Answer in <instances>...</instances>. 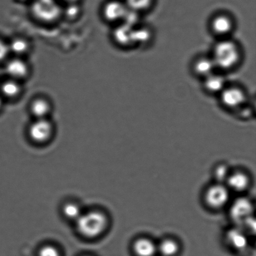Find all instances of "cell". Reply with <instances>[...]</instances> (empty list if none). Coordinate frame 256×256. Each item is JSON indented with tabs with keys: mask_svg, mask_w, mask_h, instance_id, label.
Wrapping results in <instances>:
<instances>
[{
	"mask_svg": "<svg viewBox=\"0 0 256 256\" xmlns=\"http://www.w3.org/2000/svg\"><path fill=\"white\" fill-rule=\"evenodd\" d=\"M210 55L218 71L223 74L236 69L243 57L242 47L232 37L217 40Z\"/></svg>",
	"mask_w": 256,
	"mask_h": 256,
	"instance_id": "cell-1",
	"label": "cell"
},
{
	"mask_svg": "<svg viewBox=\"0 0 256 256\" xmlns=\"http://www.w3.org/2000/svg\"><path fill=\"white\" fill-rule=\"evenodd\" d=\"M75 222L80 234L89 239L101 236L108 225L106 216L99 210L82 212Z\"/></svg>",
	"mask_w": 256,
	"mask_h": 256,
	"instance_id": "cell-2",
	"label": "cell"
},
{
	"mask_svg": "<svg viewBox=\"0 0 256 256\" xmlns=\"http://www.w3.org/2000/svg\"><path fill=\"white\" fill-rule=\"evenodd\" d=\"M222 106L228 111L236 112L247 104L248 95L244 88L236 84H228L218 95Z\"/></svg>",
	"mask_w": 256,
	"mask_h": 256,
	"instance_id": "cell-3",
	"label": "cell"
},
{
	"mask_svg": "<svg viewBox=\"0 0 256 256\" xmlns=\"http://www.w3.org/2000/svg\"><path fill=\"white\" fill-rule=\"evenodd\" d=\"M209 28L217 40L230 38L236 28L235 20L228 12H218L210 19Z\"/></svg>",
	"mask_w": 256,
	"mask_h": 256,
	"instance_id": "cell-4",
	"label": "cell"
},
{
	"mask_svg": "<svg viewBox=\"0 0 256 256\" xmlns=\"http://www.w3.org/2000/svg\"><path fill=\"white\" fill-rule=\"evenodd\" d=\"M230 190L223 183L216 182L208 188L204 193V202L212 210H220L229 204Z\"/></svg>",
	"mask_w": 256,
	"mask_h": 256,
	"instance_id": "cell-5",
	"label": "cell"
},
{
	"mask_svg": "<svg viewBox=\"0 0 256 256\" xmlns=\"http://www.w3.org/2000/svg\"><path fill=\"white\" fill-rule=\"evenodd\" d=\"M32 12L38 19L44 22L56 20L62 14V10L55 2L36 0L32 5Z\"/></svg>",
	"mask_w": 256,
	"mask_h": 256,
	"instance_id": "cell-6",
	"label": "cell"
},
{
	"mask_svg": "<svg viewBox=\"0 0 256 256\" xmlns=\"http://www.w3.org/2000/svg\"><path fill=\"white\" fill-rule=\"evenodd\" d=\"M54 126L47 118L36 119L29 128V135L36 142H44L51 138Z\"/></svg>",
	"mask_w": 256,
	"mask_h": 256,
	"instance_id": "cell-7",
	"label": "cell"
},
{
	"mask_svg": "<svg viewBox=\"0 0 256 256\" xmlns=\"http://www.w3.org/2000/svg\"><path fill=\"white\" fill-rule=\"evenodd\" d=\"M128 9L124 2L119 0H110L104 4L102 12L107 22L120 24L124 21Z\"/></svg>",
	"mask_w": 256,
	"mask_h": 256,
	"instance_id": "cell-8",
	"label": "cell"
},
{
	"mask_svg": "<svg viewBox=\"0 0 256 256\" xmlns=\"http://www.w3.org/2000/svg\"><path fill=\"white\" fill-rule=\"evenodd\" d=\"M252 202L247 198H239L232 203L230 209V216L237 223L248 222L252 218Z\"/></svg>",
	"mask_w": 256,
	"mask_h": 256,
	"instance_id": "cell-9",
	"label": "cell"
},
{
	"mask_svg": "<svg viewBox=\"0 0 256 256\" xmlns=\"http://www.w3.org/2000/svg\"><path fill=\"white\" fill-rule=\"evenodd\" d=\"M192 74L200 80L205 78L212 72L218 71L214 61L210 54L198 56L192 62Z\"/></svg>",
	"mask_w": 256,
	"mask_h": 256,
	"instance_id": "cell-10",
	"label": "cell"
},
{
	"mask_svg": "<svg viewBox=\"0 0 256 256\" xmlns=\"http://www.w3.org/2000/svg\"><path fill=\"white\" fill-rule=\"evenodd\" d=\"M224 74L218 70L202 80L204 91L208 94L218 96L229 84Z\"/></svg>",
	"mask_w": 256,
	"mask_h": 256,
	"instance_id": "cell-11",
	"label": "cell"
},
{
	"mask_svg": "<svg viewBox=\"0 0 256 256\" xmlns=\"http://www.w3.org/2000/svg\"><path fill=\"white\" fill-rule=\"evenodd\" d=\"M134 28L124 22H120L117 25L114 32L112 37L114 42L119 46L124 48L134 47Z\"/></svg>",
	"mask_w": 256,
	"mask_h": 256,
	"instance_id": "cell-12",
	"label": "cell"
},
{
	"mask_svg": "<svg viewBox=\"0 0 256 256\" xmlns=\"http://www.w3.org/2000/svg\"><path fill=\"white\" fill-rule=\"evenodd\" d=\"M6 74L10 78L20 81L28 75V64L21 57H14L7 62L5 66Z\"/></svg>",
	"mask_w": 256,
	"mask_h": 256,
	"instance_id": "cell-13",
	"label": "cell"
},
{
	"mask_svg": "<svg viewBox=\"0 0 256 256\" xmlns=\"http://www.w3.org/2000/svg\"><path fill=\"white\" fill-rule=\"evenodd\" d=\"M225 184L232 192H242L248 189L250 186V178L246 173L242 172H230Z\"/></svg>",
	"mask_w": 256,
	"mask_h": 256,
	"instance_id": "cell-14",
	"label": "cell"
},
{
	"mask_svg": "<svg viewBox=\"0 0 256 256\" xmlns=\"http://www.w3.org/2000/svg\"><path fill=\"white\" fill-rule=\"evenodd\" d=\"M132 249L137 256H153L158 252V246L150 238L142 237L133 243Z\"/></svg>",
	"mask_w": 256,
	"mask_h": 256,
	"instance_id": "cell-15",
	"label": "cell"
},
{
	"mask_svg": "<svg viewBox=\"0 0 256 256\" xmlns=\"http://www.w3.org/2000/svg\"><path fill=\"white\" fill-rule=\"evenodd\" d=\"M51 110L50 102L42 98L34 100L30 104V111L36 119L46 118Z\"/></svg>",
	"mask_w": 256,
	"mask_h": 256,
	"instance_id": "cell-16",
	"label": "cell"
},
{
	"mask_svg": "<svg viewBox=\"0 0 256 256\" xmlns=\"http://www.w3.org/2000/svg\"><path fill=\"white\" fill-rule=\"evenodd\" d=\"M134 46H146L152 42L153 34L149 27L140 24L134 28Z\"/></svg>",
	"mask_w": 256,
	"mask_h": 256,
	"instance_id": "cell-17",
	"label": "cell"
},
{
	"mask_svg": "<svg viewBox=\"0 0 256 256\" xmlns=\"http://www.w3.org/2000/svg\"><path fill=\"white\" fill-rule=\"evenodd\" d=\"M228 242L232 248L236 250H242L247 246V237L244 230L240 229L230 230L228 232Z\"/></svg>",
	"mask_w": 256,
	"mask_h": 256,
	"instance_id": "cell-18",
	"label": "cell"
},
{
	"mask_svg": "<svg viewBox=\"0 0 256 256\" xmlns=\"http://www.w3.org/2000/svg\"><path fill=\"white\" fill-rule=\"evenodd\" d=\"M0 90L2 94L7 98L14 99L21 94L22 87L19 81L10 78L2 82Z\"/></svg>",
	"mask_w": 256,
	"mask_h": 256,
	"instance_id": "cell-19",
	"label": "cell"
},
{
	"mask_svg": "<svg viewBox=\"0 0 256 256\" xmlns=\"http://www.w3.org/2000/svg\"><path fill=\"white\" fill-rule=\"evenodd\" d=\"M158 246V252L163 256H174L180 252L179 242L173 238L162 240Z\"/></svg>",
	"mask_w": 256,
	"mask_h": 256,
	"instance_id": "cell-20",
	"label": "cell"
},
{
	"mask_svg": "<svg viewBox=\"0 0 256 256\" xmlns=\"http://www.w3.org/2000/svg\"><path fill=\"white\" fill-rule=\"evenodd\" d=\"M10 52L14 54L16 57H21L29 51L30 44L26 40L22 38H16L12 40L8 44Z\"/></svg>",
	"mask_w": 256,
	"mask_h": 256,
	"instance_id": "cell-21",
	"label": "cell"
},
{
	"mask_svg": "<svg viewBox=\"0 0 256 256\" xmlns=\"http://www.w3.org/2000/svg\"><path fill=\"white\" fill-rule=\"evenodd\" d=\"M124 2L128 8L142 14L152 7L154 0H126Z\"/></svg>",
	"mask_w": 256,
	"mask_h": 256,
	"instance_id": "cell-22",
	"label": "cell"
},
{
	"mask_svg": "<svg viewBox=\"0 0 256 256\" xmlns=\"http://www.w3.org/2000/svg\"><path fill=\"white\" fill-rule=\"evenodd\" d=\"M62 212L68 219L76 222L84 212L78 204L74 202H69L64 206Z\"/></svg>",
	"mask_w": 256,
	"mask_h": 256,
	"instance_id": "cell-23",
	"label": "cell"
},
{
	"mask_svg": "<svg viewBox=\"0 0 256 256\" xmlns=\"http://www.w3.org/2000/svg\"><path fill=\"white\" fill-rule=\"evenodd\" d=\"M229 168L226 164L218 165L214 170V176L217 182L225 184L230 173Z\"/></svg>",
	"mask_w": 256,
	"mask_h": 256,
	"instance_id": "cell-24",
	"label": "cell"
},
{
	"mask_svg": "<svg viewBox=\"0 0 256 256\" xmlns=\"http://www.w3.org/2000/svg\"><path fill=\"white\" fill-rule=\"evenodd\" d=\"M81 12V8L78 4H67L64 10H62L67 18L70 19L76 18Z\"/></svg>",
	"mask_w": 256,
	"mask_h": 256,
	"instance_id": "cell-25",
	"label": "cell"
},
{
	"mask_svg": "<svg viewBox=\"0 0 256 256\" xmlns=\"http://www.w3.org/2000/svg\"><path fill=\"white\" fill-rule=\"evenodd\" d=\"M39 256H61V254L56 247L47 245L41 248L39 252Z\"/></svg>",
	"mask_w": 256,
	"mask_h": 256,
	"instance_id": "cell-26",
	"label": "cell"
},
{
	"mask_svg": "<svg viewBox=\"0 0 256 256\" xmlns=\"http://www.w3.org/2000/svg\"><path fill=\"white\" fill-rule=\"evenodd\" d=\"M10 54L8 44L0 40V62L6 59Z\"/></svg>",
	"mask_w": 256,
	"mask_h": 256,
	"instance_id": "cell-27",
	"label": "cell"
},
{
	"mask_svg": "<svg viewBox=\"0 0 256 256\" xmlns=\"http://www.w3.org/2000/svg\"><path fill=\"white\" fill-rule=\"evenodd\" d=\"M67 4H78L80 0H62Z\"/></svg>",
	"mask_w": 256,
	"mask_h": 256,
	"instance_id": "cell-28",
	"label": "cell"
},
{
	"mask_svg": "<svg viewBox=\"0 0 256 256\" xmlns=\"http://www.w3.org/2000/svg\"><path fill=\"white\" fill-rule=\"evenodd\" d=\"M2 104H4V102H2V100L1 96H0V110H1L2 106Z\"/></svg>",
	"mask_w": 256,
	"mask_h": 256,
	"instance_id": "cell-29",
	"label": "cell"
},
{
	"mask_svg": "<svg viewBox=\"0 0 256 256\" xmlns=\"http://www.w3.org/2000/svg\"><path fill=\"white\" fill-rule=\"evenodd\" d=\"M20 1L26 2V1H30V0H20Z\"/></svg>",
	"mask_w": 256,
	"mask_h": 256,
	"instance_id": "cell-30",
	"label": "cell"
}]
</instances>
